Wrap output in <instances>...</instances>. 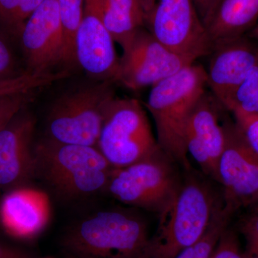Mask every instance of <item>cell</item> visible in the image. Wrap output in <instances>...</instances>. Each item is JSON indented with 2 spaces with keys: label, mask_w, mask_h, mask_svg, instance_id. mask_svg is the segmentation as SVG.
I'll list each match as a JSON object with an SVG mask.
<instances>
[{
  "label": "cell",
  "mask_w": 258,
  "mask_h": 258,
  "mask_svg": "<svg viewBox=\"0 0 258 258\" xmlns=\"http://www.w3.org/2000/svg\"><path fill=\"white\" fill-rule=\"evenodd\" d=\"M208 90L205 66L196 61L152 86L143 103L155 123L161 150L186 172L193 170L185 144L186 125Z\"/></svg>",
  "instance_id": "obj_1"
},
{
  "label": "cell",
  "mask_w": 258,
  "mask_h": 258,
  "mask_svg": "<svg viewBox=\"0 0 258 258\" xmlns=\"http://www.w3.org/2000/svg\"><path fill=\"white\" fill-rule=\"evenodd\" d=\"M182 181L174 201L159 215L157 232L149 237L141 258H174L200 240L222 202L211 186L194 175Z\"/></svg>",
  "instance_id": "obj_2"
},
{
  "label": "cell",
  "mask_w": 258,
  "mask_h": 258,
  "mask_svg": "<svg viewBox=\"0 0 258 258\" xmlns=\"http://www.w3.org/2000/svg\"><path fill=\"white\" fill-rule=\"evenodd\" d=\"M35 176L67 198L106 189L113 167L96 147L74 145L45 138L34 148Z\"/></svg>",
  "instance_id": "obj_3"
},
{
  "label": "cell",
  "mask_w": 258,
  "mask_h": 258,
  "mask_svg": "<svg viewBox=\"0 0 258 258\" xmlns=\"http://www.w3.org/2000/svg\"><path fill=\"white\" fill-rule=\"evenodd\" d=\"M149 240L143 217L132 210H111L75 226L64 245L80 258H141Z\"/></svg>",
  "instance_id": "obj_4"
},
{
  "label": "cell",
  "mask_w": 258,
  "mask_h": 258,
  "mask_svg": "<svg viewBox=\"0 0 258 258\" xmlns=\"http://www.w3.org/2000/svg\"><path fill=\"white\" fill-rule=\"evenodd\" d=\"M114 83L97 81L59 97L47 116L46 138L61 144L96 147Z\"/></svg>",
  "instance_id": "obj_5"
},
{
  "label": "cell",
  "mask_w": 258,
  "mask_h": 258,
  "mask_svg": "<svg viewBox=\"0 0 258 258\" xmlns=\"http://www.w3.org/2000/svg\"><path fill=\"white\" fill-rule=\"evenodd\" d=\"M96 147L114 169L161 152L143 103L115 96L107 107Z\"/></svg>",
  "instance_id": "obj_6"
},
{
  "label": "cell",
  "mask_w": 258,
  "mask_h": 258,
  "mask_svg": "<svg viewBox=\"0 0 258 258\" xmlns=\"http://www.w3.org/2000/svg\"><path fill=\"white\" fill-rule=\"evenodd\" d=\"M175 165L161 151L144 160L113 169L106 190L120 203L159 216L174 201L182 184Z\"/></svg>",
  "instance_id": "obj_7"
},
{
  "label": "cell",
  "mask_w": 258,
  "mask_h": 258,
  "mask_svg": "<svg viewBox=\"0 0 258 258\" xmlns=\"http://www.w3.org/2000/svg\"><path fill=\"white\" fill-rule=\"evenodd\" d=\"M229 111L222 116L225 146L219 161V184L222 186V201L232 214L253 207L258 199V154Z\"/></svg>",
  "instance_id": "obj_8"
},
{
  "label": "cell",
  "mask_w": 258,
  "mask_h": 258,
  "mask_svg": "<svg viewBox=\"0 0 258 258\" xmlns=\"http://www.w3.org/2000/svg\"><path fill=\"white\" fill-rule=\"evenodd\" d=\"M145 27L164 46L194 62L213 45L192 0H157Z\"/></svg>",
  "instance_id": "obj_9"
},
{
  "label": "cell",
  "mask_w": 258,
  "mask_h": 258,
  "mask_svg": "<svg viewBox=\"0 0 258 258\" xmlns=\"http://www.w3.org/2000/svg\"><path fill=\"white\" fill-rule=\"evenodd\" d=\"M122 50L115 83L132 91L152 88L195 62L164 46L145 26Z\"/></svg>",
  "instance_id": "obj_10"
},
{
  "label": "cell",
  "mask_w": 258,
  "mask_h": 258,
  "mask_svg": "<svg viewBox=\"0 0 258 258\" xmlns=\"http://www.w3.org/2000/svg\"><path fill=\"white\" fill-rule=\"evenodd\" d=\"M205 57L208 90L226 109L258 60V42L247 35L214 42Z\"/></svg>",
  "instance_id": "obj_11"
},
{
  "label": "cell",
  "mask_w": 258,
  "mask_h": 258,
  "mask_svg": "<svg viewBox=\"0 0 258 258\" xmlns=\"http://www.w3.org/2000/svg\"><path fill=\"white\" fill-rule=\"evenodd\" d=\"M225 108L209 90L198 102L186 125L185 144L205 176L219 183L218 165L225 146L222 113Z\"/></svg>",
  "instance_id": "obj_12"
},
{
  "label": "cell",
  "mask_w": 258,
  "mask_h": 258,
  "mask_svg": "<svg viewBox=\"0 0 258 258\" xmlns=\"http://www.w3.org/2000/svg\"><path fill=\"white\" fill-rule=\"evenodd\" d=\"M20 37L28 72L49 74L62 63V32L57 0H44L25 23Z\"/></svg>",
  "instance_id": "obj_13"
},
{
  "label": "cell",
  "mask_w": 258,
  "mask_h": 258,
  "mask_svg": "<svg viewBox=\"0 0 258 258\" xmlns=\"http://www.w3.org/2000/svg\"><path fill=\"white\" fill-rule=\"evenodd\" d=\"M35 126L32 115L21 111L0 131V188L20 187L35 176Z\"/></svg>",
  "instance_id": "obj_14"
},
{
  "label": "cell",
  "mask_w": 258,
  "mask_h": 258,
  "mask_svg": "<svg viewBox=\"0 0 258 258\" xmlns=\"http://www.w3.org/2000/svg\"><path fill=\"white\" fill-rule=\"evenodd\" d=\"M50 212L47 194L33 188H15L0 204V222L9 235L17 238H32L45 228Z\"/></svg>",
  "instance_id": "obj_15"
},
{
  "label": "cell",
  "mask_w": 258,
  "mask_h": 258,
  "mask_svg": "<svg viewBox=\"0 0 258 258\" xmlns=\"http://www.w3.org/2000/svg\"><path fill=\"white\" fill-rule=\"evenodd\" d=\"M203 23L212 43L244 36L258 23V0H210Z\"/></svg>",
  "instance_id": "obj_16"
},
{
  "label": "cell",
  "mask_w": 258,
  "mask_h": 258,
  "mask_svg": "<svg viewBox=\"0 0 258 258\" xmlns=\"http://www.w3.org/2000/svg\"><path fill=\"white\" fill-rule=\"evenodd\" d=\"M103 22L114 42L124 48L137 30L145 26L140 0H108Z\"/></svg>",
  "instance_id": "obj_17"
},
{
  "label": "cell",
  "mask_w": 258,
  "mask_h": 258,
  "mask_svg": "<svg viewBox=\"0 0 258 258\" xmlns=\"http://www.w3.org/2000/svg\"><path fill=\"white\" fill-rule=\"evenodd\" d=\"M62 32V63L71 66L76 60V36L83 15V0H57Z\"/></svg>",
  "instance_id": "obj_18"
},
{
  "label": "cell",
  "mask_w": 258,
  "mask_h": 258,
  "mask_svg": "<svg viewBox=\"0 0 258 258\" xmlns=\"http://www.w3.org/2000/svg\"><path fill=\"white\" fill-rule=\"evenodd\" d=\"M232 215L222 201L217 208L203 237L174 258H210L220 237L229 227Z\"/></svg>",
  "instance_id": "obj_19"
},
{
  "label": "cell",
  "mask_w": 258,
  "mask_h": 258,
  "mask_svg": "<svg viewBox=\"0 0 258 258\" xmlns=\"http://www.w3.org/2000/svg\"><path fill=\"white\" fill-rule=\"evenodd\" d=\"M44 0H0V24L14 36L20 37L25 23Z\"/></svg>",
  "instance_id": "obj_20"
},
{
  "label": "cell",
  "mask_w": 258,
  "mask_h": 258,
  "mask_svg": "<svg viewBox=\"0 0 258 258\" xmlns=\"http://www.w3.org/2000/svg\"><path fill=\"white\" fill-rule=\"evenodd\" d=\"M68 74L66 71L45 74H32L26 71L15 79L0 81V97L15 93L33 92L38 88L67 77Z\"/></svg>",
  "instance_id": "obj_21"
},
{
  "label": "cell",
  "mask_w": 258,
  "mask_h": 258,
  "mask_svg": "<svg viewBox=\"0 0 258 258\" xmlns=\"http://www.w3.org/2000/svg\"><path fill=\"white\" fill-rule=\"evenodd\" d=\"M233 109L258 115V60L237 88L226 108L229 112Z\"/></svg>",
  "instance_id": "obj_22"
},
{
  "label": "cell",
  "mask_w": 258,
  "mask_h": 258,
  "mask_svg": "<svg viewBox=\"0 0 258 258\" xmlns=\"http://www.w3.org/2000/svg\"><path fill=\"white\" fill-rule=\"evenodd\" d=\"M32 93H15L0 97V131L22 111Z\"/></svg>",
  "instance_id": "obj_23"
},
{
  "label": "cell",
  "mask_w": 258,
  "mask_h": 258,
  "mask_svg": "<svg viewBox=\"0 0 258 258\" xmlns=\"http://www.w3.org/2000/svg\"><path fill=\"white\" fill-rule=\"evenodd\" d=\"M210 258H244L238 237L229 227L217 242Z\"/></svg>",
  "instance_id": "obj_24"
},
{
  "label": "cell",
  "mask_w": 258,
  "mask_h": 258,
  "mask_svg": "<svg viewBox=\"0 0 258 258\" xmlns=\"http://www.w3.org/2000/svg\"><path fill=\"white\" fill-rule=\"evenodd\" d=\"M230 113L243 132L247 142L258 154V115L250 114L239 109L232 110Z\"/></svg>",
  "instance_id": "obj_25"
},
{
  "label": "cell",
  "mask_w": 258,
  "mask_h": 258,
  "mask_svg": "<svg viewBox=\"0 0 258 258\" xmlns=\"http://www.w3.org/2000/svg\"><path fill=\"white\" fill-rule=\"evenodd\" d=\"M26 71L20 72L9 45L0 35V81H8L21 76Z\"/></svg>",
  "instance_id": "obj_26"
},
{
  "label": "cell",
  "mask_w": 258,
  "mask_h": 258,
  "mask_svg": "<svg viewBox=\"0 0 258 258\" xmlns=\"http://www.w3.org/2000/svg\"><path fill=\"white\" fill-rule=\"evenodd\" d=\"M240 230L247 242L246 246L258 244V214H252L242 220Z\"/></svg>",
  "instance_id": "obj_27"
},
{
  "label": "cell",
  "mask_w": 258,
  "mask_h": 258,
  "mask_svg": "<svg viewBox=\"0 0 258 258\" xmlns=\"http://www.w3.org/2000/svg\"><path fill=\"white\" fill-rule=\"evenodd\" d=\"M0 258H29L28 255L18 250L0 243Z\"/></svg>",
  "instance_id": "obj_28"
},
{
  "label": "cell",
  "mask_w": 258,
  "mask_h": 258,
  "mask_svg": "<svg viewBox=\"0 0 258 258\" xmlns=\"http://www.w3.org/2000/svg\"><path fill=\"white\" fill-rule=\"evenodd\" d=\"M157 0H144L143 4V10L144 16H145V23L147 19L149 18V15L152 13L153 9L155 7Z\"/></svg>",
  "instance_id": "obj_29"
},
{
  "label": "cell",
  "mask_w": 258,
  "mask_h": 258,
  "mask_svg": "<svg viewBox=\"0 0 258 258\" xmlns=\"http://www.w3.org/2000/svg\"><path fill=\"white\" fill-rule=\"evenodd\" d=\"M244 258H258V244L246 246Z\"/></svg>",
  "instance_id": "obj_30"
},
{
  "label": "cell",
  "mask_w": 258,
  "mask_h": 258,
  "mask_svg": "<svg viewBox=\"0 0 258 258\" xmlns=\"http://www.w3.org/2000/svg\"><path fill=\"white\" fill-rule=\"evenodd\" d=\"M246 35L258 42V23Z\"/></svg>",
  "instance_id": "obj_31"
},
{
  "label": "cell",
  "mask_w": 258,
  "mask_h": 258,
  "mask_svg": "<svg viewBox=\"0 0 258 258\" xmlns=\"http://www.w3.org/2000/svg\"><path fill=\"white\" fill-rule=\"evenodd\" d=\"M253 208L254 209V211L253 214H258V199L256 203L254 204Z\"/></svg>",
  "instance_id": "obj_32"
},
{
  "label": "cell",
  "mask_w": 258,
  "mask_h": 258,
  "mask_svg": "<svg viewBox=\"0 0 258 258\" xmlns=\"http://www.w3.org/2000/svg\"><path fill=\"white\" fill-rule=\"evenodd\" d=\"M141 1V4H142V8H143V4L144 3V0H140Z\"/></svg>",
  "instance_id": "obj_33"
}]
</instances>
